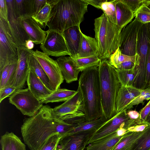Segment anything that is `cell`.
Instances as JSON below:
<instances>
[{
    "mask_svg": "<svg viewBox=\"0 0 150 150\" xmlns=\"http://www.w3.org/2000/svg\"><path fill=\"white\" fill-rule=\"evenodd\" d=\"M98 68L101 107L100 118L107 121L117 114L116 100L122 85L116 68L109 61L102 60Z\"/></svg>",
    "mask_w": 150,
    "mask_h": 150,
    "instance_id": "cell-3",
    "label": "cell"
},
{
    "mask_svg": "<svg viewBox=\"0 0 150 150\" xmlns=\"http://www.w3.org/2000/svg\"><path fill=\"white\" fill-rule=\"evenodd\" d=\"M18 48L9 21L0 17V68L18 61Z\"/></svg>",
    "mask_w": 150,
    "mask_h": 150,
    "instance_id": "cell-8",
    "label": "cell"
},
{
    "mask_svg": "<svg viewBox=\"0 0 150 150\" xmlns=\"http://www.w3.org/2000/svg\"><path fill=\"white\" fill-rule=\"evenodd\" d=\"M127 114L130 120L135 121L137 124H142L139 118V112L135 110H130L127 112Z\"/></svg>",
    "mask_w": 150,
    "mask_h": 150,
    "instance_id": "cell-47",
    "label": "cell"
},
{
    "mask_svg": "<svg viewBox=\"0 0 150 150\" xmlns=\"http://www.w3.org/2000/svg\"><path fill=\"white\" fill-rule=\"evenodd\" d=\"M94 26L98 57L101 60L107 59L118 48L122 29L109 21L104 13L95 19Z\"/></svg>",
    "mask_w": 150,
    "mask_h": 150,
    "instance_id": "cell-5",
    "label": "cell"
},
{
    "mask_svg": "<svg viewBox=\"0 0 150 150\" xmlns=\"http://www.w3.org/2000/svg\"><path fill=\"white\" fill-rule=\"evenodd\" d=\"M56 150H60L59 149H58V148H57V149Z\"/></svg>",
    "mask_w": 150,
    "mask_h": 150,
    "instance_id": "cell-54",
    "label": "cell"
},
{
    "mask_svg": "<svg viewBox=\"0 0 150 150\" xmlns=\"http://www.w3.org/2000/svg\"><path fill=\"white\" fill-rule=\"evenodd\" d=\"M146 24L148 34L150 39V22L146 23Z\"/></svg>",
    "mask_w": 150,
    "mask_h": 150,
    "instance_id": "cell-52",
    "label": "cell"
},
{
    "mask_svg": "<svg viewBox=\"0 0 150 150\" xmlns=\"http://www.w3.org/2000/svg\"><path fill=\"white\" fill-rule=\"evenodd\" d=\"M33 50H29L24 46L18 48V60L16 72L11 85L17 90L22 89L27 81L29 68L27 59Z\"/></svg>",
    "mask_w": 150,
    "mask_h": 150,
    "instance_id": "cell-14",
    "label": "cell"
},
{
    "mask_svg": "<svg viewBox=\"0 0 150 150\" xmlns=\"http://www.w3.org/2000/svg\"><path fill=\"white\" fill-rule=\"evenodd\" d=\"M0 17L8 21V8L6 0H0Z\"/></svg>",
    "mask_w": 150,
    "mask_h": 150,
    "instance_id": "cell-42",
    "label": "cell"
},
{
    "mask_svg": "<svg viewBox=\"0 0 150 150\" xmlns=\"http://www.w3.org/2000/svg\"><path fill=\"white\" fill-rule=\"evenodd\" d=\"M123 136L117 135V131L89 144L86 150H112Z\"/></svg>",
    "mask_w": 150,
    "mask_h": 150,
    "instance_id": "cell-23",
    "label": "cell"
},
{
    "mask_svg": "<svg viewBox=\"0 0 150 150\" xmlns=\"http://www.w3.org/2000/svg\"><path fill=\"white\" fill-rule=\"evenodd\" d=\"M150 150V125L133 143L129 150Z\"/></svg>",
    "mask_w": 150,
    "mask_h": 150,
    "instance_id": "cell-30",
    "label": "cell"
},
{
    "mask_svg": "<svg viewBox=\"0 0 150 150\" xmlns=\"http://www.w3.org/2000/svg\"><path fill=\"white\" fill-rule=\"evenodd\" d=\"M116 0H107L101 5V9L108 18L112 23L117 25L116 10Z\"/></svg>",
    "mask_w": 150,
    "mask_h": 150,
    "instance_id": "cell-36",
    "label": "cell"
},
{
    "mask_svg": "<svg viewBox=\"0 0 150 150\" xmlns=\"http://www.w3.org/2000/svg\"><path fill=\"white\" fill-rule=\"evenodd\" d=\"M51 6L46 24L48 30L62 33L68 28L80 25L87 12L88 4L83 0H47Z\"/></svg>",
    "mask_w": 150,
    "mask_h": 150,
    "instance_id": "cell-2",
    "label": "cell"
},
{
    "mask_svg": "<svg viewBox=\"0 0 150 150\" xmlns=\"http://www.w3.org/2000/svg\"><path fill=\"white\" fill-rule=\"evenodd\" d=\"M76 92V91H75L59 88L54 91L49 95L41 99L40 100L43 104L65 102L72 97Z\"/></svg>",
    "mask_w": 150,
    "mask_h": 150,
    "instance_id": "cell-26",
    "label": "cell"
},
{
    "mask_svg": "<svg viewBox=\"0 0 150 150\" xmlns=\"http://www.w3.org/2000/svg\"><path fill=\"white\" fill-rule=\"evenodd\" d=\"M32 53L39 62L50 80L52 91L60 88L64 79L56 60L38 50H32Z\"/></svg>",
    "mask_w": 150,
    "mask_h": 150,
    "instance_id": "cell-12",
    "label": "cell"
},
{
    "mask_svg": "<svg viewBox=\"0 0 150 150\" xmlns=\"http://www.w3.org/2000/svg\"><path fill=\"white\" fill-rule=\"evenodd\" d=\"M83 1L99 9H101L102 4L105 2V0H83Z\"/></svg>",
    "mask_w": 150,
    "mask_h": 150,
    "instance_id": "cell-49",
    "label": "cell"
},
{
    "mask_svg": "<svg viewBox=\"0 0 150 150\" xmlns=\"http://www.w3.org/2000/svg\"><path fill=\"white\" fill-rule=\"evenodd\" d=\"M52 108L48 105H43L34 116L25 119L22 125L23 139L31 150H39L52 136L58 133L62 137L77 126L55 118Z\"/></svg>",
    "mask_w": 150,
    "mask_h": 150,
    "instance_id": "cell-1",
    "label": "cell"
},
{
    "mask_svg": "<svg viewBox=\"0 0 150 150\" xmlns=\"http://www.w3.org/2000/svg\"><path fill=\"white\" fill-rule=\"evenodd\" d=\"M135 18L143 24L150 22V14L138 11L135 14Z\"/></svg>",
    "mask_w": 150,
    "mask_h": 150,
    "instance_id": "cell-43",
    "label": "cell"
},
{
    "mask_svg": "<svg viewBox=\"0 0 150 150\" xmlns=\"http://www.w3.org/2000/svg\"><path fill=\"white\" fill-rule=\"evenodd\" d=\"M43 42L40 48L42 52L48 56L56 57L69 56L62 33L55 30H47Z\"/></svg>",
    "mask_w": 150,
    "mask_h": 150,
    "instance_id": "cell-13",
    "label": "cell"
},
{
    "mask_svg": "<svg viewBox=\"0 0 150 150\" xmlns=\"http://www.w3.org/2000/svg\"><path fill=\"white\" fill-rule=\"evenodd\" d=\"M150 125L146 122L132 125L127 129L129 132H141L144 131L146 128Z\"/></svg>",
    "mask_w": 150,
    "mask_h": 150,
    "instance_id": "cell-44",
    "label": "cell"
},
{
    "mask_svg": "<svg viewBox=\"0 0 150 150\" xmlns=\"http://www.w3.org/2000/svg\"><path fill=\"white\" fill-rule=\"evenodd\" d=\"M146 88L150 87V43L146 62Z\"/></svg>",
    "mask_w": 150,
    "mask_h": 150,
    "instance_id": "cell-46",
    "label": "cell"
},
{
    "mask_svg": "<svg viewBox=\"0 0 150 150\" xmlns=\"http://www.w3.org/2000/svg\"><path fill=\"white\" fill-rule=\"evenodd\" d=\"M117 25L122 29L132 22L135 17L134 13L121 0H116Z\"/></svg>",
    "mask_w": 150,
    "mask_h": 150,
    "instance_id": "cell-24",
    "label": "cell"
},
{
    "mask_svg": "<svg viewBox=\"0 0 150 150\" xmlns=\"http://www.w3.org/2000/svg\"><path fill=\"white\" fill-rule=\"evenodd\" d=\"M134 13H136L144 4V0H121Z\"/></svg>",
    "mask_w": 150,
    "mask_h": 150,
    "instance_id": "cell-39",
    "label": "cell"
},
{
    "mask_svg": "<svg viewBox=\"0 0 150 150\" xmlns=\"http://www.w3.org/2000/svg\"><path fill=\"white\" fill-rule=\"evenodd\" d=\"M27 61L29 68L34 72L48 88L52 91L49 78L32 52L29 55Z\"/></svg>",
    "mask_w": 150,
    "mask_h": 150,
    "instance_id": "cell-27",
    "label": "cell"
},
{
    "mask_svg": "<svg viewBox=\"0 0 150 150\" xmlns=\"http://www.w3.org/2000/svg\"><path fill=\"white\" fill-rule=\"evenodd\" d=\"M62 136L56 134L50 137L39 150H56Z\"/></svg>",
    "mask_w": 150,
    "mask_h": 150,
    "instance_id": "cell-37",
    "label": "cell"
},
{
    "mask_svg": "<svg viewBox=\"0 0 150 150\" xmlns=\"http://www.w3.org/2000/svg\"><path fill=\"white\" fill-rule=\"evenodd\" d=\"M150 100V87L143 90L140 95L133 100L124 110L129 109L133 106L141 103L143 104L144 100Z\"/></svg>",
    "mask_w": 150,
    "mask_h": 150,
    "instance_id": "cell-38",
    "label": "cell"
},
{
    "mask_svg": "<svg viewBox=\"0 0 150 150\" xmlns=\"http://www.w3.org/2000/svg\"><path fill=\"white\" fill-rule=\"evenodd\" d=\"M145 122L150 125V112L147 115L145 120Z\"/></svg>",
    "mask_w": 150,
    "mask_h": 150,
    "instance_id": "cell-53",
    "label": "cell"
},
{
    "mask_svg": "<svg viewBox=\"0 0 150 150\" xmlns=\"http://www.w3.org/2000/svg\"><path fill=\"white\" fill-rule=\"evenodd\" d=\"M17 19L30 39L34 44H41L43 42L48 31L42 30L39 24L31 16L25 15L18 18Z\"/></svg>",
    "mask_w": 150,
    "mask_h": 150,
    "instance_id": "cell-16",
    "label": "cell"
},
{
    "mask_svg": "<svg viewBox=\"0 0 150 150\" xmlns=\"http://www.w3.org/2000/svg\"><path fill=\"white\" fill-rule=\"evenodd\" d=\"M8 10V21L12 31L18 47H25L26 41L30 39L28 35L19 23L18 18L14 13L12 3H7Z\"/></svg>",
    "mask_w": 150,
    "mask_h": 150,
    "instance_id": "cell-18",
    "label": "cell"
},
{
    "mask_svg": "<svg viewBox=\"0 0 150 150\" xmlns=\"http://www.w3.org/2000/svg\"><path fill=\"white\" fill-rule=\"evenodd\" d=\"M150 39L146 24H143L139 31L136 47L137 58L133 68L135 74L132 86L138 89L146 88V65Z\"/></svg>",
    "mask_w": 150,
    "mask_h": 150,
    "instance_id": "cell-7",
    "label": "cell"
},
{
    "mask_svg": "<svg viewBox=\"0 0 150 150\" xmlns=\"http://www.w3.org/2000/svg\"><path fill=\"white\" fill-rule=\"evenodd\" d=\"M150 112V100L146 105L139 112V118L141 123L145 122V120Z\"/></svg>",
    "mask_w": 150,
    "mask_h": 150,
    "instance_id": "cell-45",
    "label": "cell"
},
{
    "mask_svg": "<svg viewBox=\"0 0 150 150\" xmlns=\"http://www.w3.org/2000/svg\"><path fill=\"white\" fill-rule=\"evenodd\" d=\"M53 116L58 120L78 126L86 121L81 92L78 87L76 93L62 104L52 108Z\"/></svg>",
    "mask_w": 150,
    "mask_h": 150,
    "instance_id": "cell-6",
    "label": "cell"
},
{
    "mask_svg": "<svg viewBox=\"0 0 150 150\" xmlns=\"http://www.w3.org/2000/svg\"><path fill=\"white\" fill-rule=\"evenodd\" d=\"M12 4L18 18L25 15L32 16V0H12Z\"/></svg>",
    "mask_w": 150,
    "mask_h": 150,
    "instance_id": "cell-28",
    "label": "cell"
},
{
    "mask_svg": "<svg viewBox=\"0 0 150 150\" xmlns=\"http://www.w3.org/2000/svg\"><path fill=\"white\" fill-rule=\"evenodd\" d=\"M82 33L80 25H76L69 28L62 33L69 53V56L72 58H77Z\"/></svg>",
    "mask_w": 150,
    "mask_h": 150,
    "instance_id": "cell-17",
    "label": "cell"
},
{
    "mask_svg": "<svg viewBox=\"0 0 150 150\" xmlns=\"http://www.w3.org/2000/svg\"><path fill=\"white\" fill-rule=\"evenodd\" d=\"M143 24L135 18L122 30L118 47L122 54L129 56L136 55L138 33Z\"/></svg>",
    "mask_w": 150,
    "mask_h": 150,
    "instance_id": "cell-11",
    "label": "cell"
},
{
    "mask_svg": "<svg viewBox=\"0 0 150 150\" xmlns=\"http://www.w3.org/2000/svg\"><path fill=\"white\" fill-rule=\"evenodd\" d=\"M116 71L122 86L125 87L132 86L135 77L133 69L130 70L116 69Z\"/></svg>",
    "mask_w": 150,
    "mask_h": 150,
    "instance_id": "cell-35",
    "label": "cell"
},
{
    "mask_svg": "<svg viewBox=\"0 0 150 150\" xmlns=\"http://www.w3.org/2000/svg\"><path fill=\"white\" fill-rule=\"evenodd\" d=\"M56 61L63 78L67 83H70L78 80V74L80 71L77 69L71 57H61L57 59Z\"/></svg>",
    "mask_w": 150,
    "mask_h": 150,
    "instance_id": "cell-20",
    "label": "cell"
},
{
    "mask_svg": "<svg viewBox=\"0 0 150 150\" xmlns=\"http://www.w3.org/2000/svg\"><path fill=\"white\" fill-rule=\"evenodd\" d=\"M0 142L1 150H26L25 144L12 132H6L1 137Z\"/></svg>",
    "mask_w": 150,
    "mask_h": 150,
    "instance_id": "cell-25",
    "label": "cell"
},
{
    "mask_svg": "<svg viewBox=\"0 0 150 150\" xmlns=\"http://www.w3.org/2000/svg\"><path fill=\"white\" fill-rule=\"evenodd\" d=\"M134 122V121L129 119L127 110H124L107 121L93 133L90 137L88 144L115 133L120 128L127 129Z\"/></svg>",
    "mask_w": 150,
    "mask_h": 150,
    "instance_id": "cell-10",
    "label": "cell"
},
{
    "mask_svg": "<svg viewBox=\"0 0 150 150\" xmlns=\"http://www.w3.org/2000/svg\"><path fill=\"white\" fill-rule=\"evenodd\" d=\"M98 44L95 38L87 36L82 33L77 58L98 57Z\"/></svg>",
    "mask_w": 150,
    "mask_h": 150,
    "instance_id": "cell-22",
    "label": "cell"
},
{
    "mask_svg": "<svg viewBox=\"0 0 150 150\" xmlns=\"http://www.w3.org/2000/svg\"><path fill=\"white\" fill-rule=\"evenodd\" d=\"M72 59L77 69L81 72L90 68L98 67L102 61L98 57Z\"/></svg>",
    "mask_w": 150,
    "mask_h": 150,
    "instance_id": "cell-29",
    "label": "cell"
},
{
    "mask_svg": "<svg viewBox=\"0 0 150 150\" xmlns=\"http://www.w3.org/2000/svg\"><path fill=\"white\" fill-rule=\"evenodd\" d=\"M135 62L131 61H125L119 65L116 69L130 70L134 67Z\"/></svg>",
    "mask_w": 150,
    "mask_h": 150,
    "instance_id": "cell-48",
    "label": "cell"
},
{
    "mask_svg": "<svg viewBox=\"0 0 150 150\" xmlns=\"http://www.w3.org/2000/svg\"><path fill=\"white\" fill-rule=\"evenodd\" d=\"M51 6L47 0L45 4L35 15L32 17L40 25L42 28H45L46 24L50 16Z\"/></svg>",
    "mask_w": 150,
    "mask_h": 150,
    "instance_id": "cell-34",
    "label": "cell"
},
{
    "mask_svg": "<svg viewBox=\"0 0 150 150\" xmlns=\"http://www.w3.org/2000/svg\"><path fill=\"white\" fill-rule=\"evenodd\" d=\"M142 90L133 86H122L116 100V114L124 110L133 100L140 95Z\"/></svg>",
    "mask_w": 150,
    "mask_h": 150,
    "instance_id": "cell-19",
    "label": "cell"
},
{
    "mask_svg": "<svg viewBox=\"0 0 150 150\" xmlns=\"http://www.w3.org/2000/svg\"><path fill=\"white\" fill-rule=\"evenodd\" d=\"M46 2L47 0H32V16L36 15Z\"/></svg>",
    "mask_w": 150,
    "mask_h": 150,
    "instance_id": "cell-41",
    "label": "cell"
},
{
    "mask_svg": "<svg viewBox=\"0 0 150 150\" xmlns=\"http://www.w3.org/2000/svg\"><path fill=\"white\" fill-rule=\"evenodd\" d=\"M106 122L101 118L89 121H86L80 124L66 135L82 131H93L95 132Z\"/></svg>",
    "mask_w": 150,
    "mask_h": 150,
    "instance_id": "cell-31",
    "label": "cell"
},
{
    "mask_svg": "<svg viewBox=\"0 0 150 150\" xmlns=\"http://www.w3.org/2000/svg\"><path fill=\"white\" fill-rule=\"evenodd\" d=\"M34 43L30 39H29L26 41L25 47L29 50H32L34 47Z\"/></svg>",
    "mask_w": 150,
    "mask_h": 150,
    "instance_id": "cell-51",
    "label": "cell"
},
{
    "mask_svg": "<svg viewBox=\"0 0 150 150\" xmlns=\"http://www.w3.org/2000/svg\"><path fill=\"white\" fill-rule=\"evenodd\" d=\"M144 132H129L123 136L112 150H129L132 144Z\"/></svg>",
    "mask_w": 150,
    "mask_h": 150,
    "instance_id": "cell-32",
    "label": "cell"
},
{
    "mask_svg": "<svg viewBox=\"0 0 150 150\" xmlns=\"http://www.w3.org/2000/svg\"><path fill=\"white\" fill-rule=\"evenodd\" d=\"M137 55L129 56L122 54L118 47L115 51L111 55L109 58L110 64L117 69V66L122 63L128 61L136 62Z\"/></svg>",
    "mask_w": 150,
    "mask_h": 150,
    "instance_id": "cell-33",
    "label": "cell"
},
{
    "mask_svg": "<svg viewBox=\"0 0 150 150\" xmlns=\"http://www.w3.org/2000/svg\"><path fill=\"white\" fill-rule=\"evenodd\" d=\"M138 11L150 14V0H145L144 4Z\"/></svg>",
    "mask_w": 150,
    "mask_h": 150,
    "instance_id": "cell-50",
    "label": "cell"
},
{
    "mask_svg": "<svg viewBox=\"0 0 150 150\" xmlns=\"http://www.w3.org/2000/svg\"><path fill=\"white\" fill-rule=\"evenodd\" d=\"M93 131H82L62 137L57 148L60 150H84Z\"/></svg>",
    "mask_w": 150,
    "mask_h": 150,
    "instance_id": "cell-15",
    "label": "cell"
},
{
    "mask_svg": "<svg viewBox=\"0 0 150 150\" xmlns=\"http://www.w3.org/2000/svg\"><path fill=\"white\" fill-rule=\"evenodd\" d=\"M26 82L28 88L40 100L54 91L48 88L30 68Z\"/></svg>",
    "mask_w": 150,
    "mask_h": 150,
    "instance_id": "cell-21",
    "label": "cell"
},
{
    "mask_svg": "<svg viewBox=\"0 0 150 150\" xmlns=\"http://www.w3.org/2000/svg\"></svg>",
    "mask_w": 150,
    "mask_h": 150,
    "instance_id": "cell-55",
    "label": "cell"
},
{
    "mask_svg": "<svg viewBox=\"0 0 150 150\" xmlns=\"http://www.w3.org/2000/svg\"><path fill=\"white\" fill-rule=\"evenodd\" d=\"M82 96L86 121L100 118L101 107L98 68L81 72L79 86Z\"/></svg>",
    "mask_w": 150,
    "mask_h": 150,
    "instance_id": "cell-4",
    "label": "cell"
},
{
    "mask_svg": "<svg viewBox=\"0 0 150 150\" xmlns=\"http://www.w3.org/2000/svg\"><path fill=\"white\" fill-rule=\"evenodd\" d=\"M14 87L8 86L0 89V103L5 98L10 97L16 90Z\"/></svg>",
    "mask_w": 150,
    "mask_h": 150,
    "instance_id": "cell-40",
    "label": "cell"
},
{
    "mask_svg": "<svg viewBox=\"0 0 150 150\" xmlns=\"http://www.w3.org/2000/svg\"><path fill=\"white\" fill-rule=\"evenodd\" d=\"M8 100L23 115L29 117L35 115L43 105L28 88L16 90Z\"/></svg>",
    "mask_w": 150,
    "mask_h": 150,
    "instance_id": "cell-9",
    "label": "cell"
}]
</instances>
